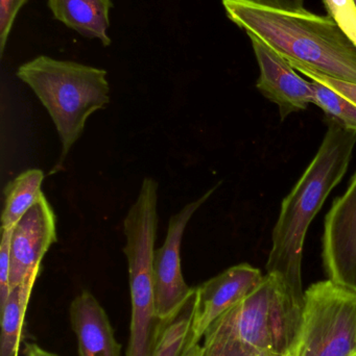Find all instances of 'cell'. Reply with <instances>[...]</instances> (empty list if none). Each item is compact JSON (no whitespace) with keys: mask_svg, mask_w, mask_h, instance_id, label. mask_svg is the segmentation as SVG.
<instances>
[{"mask_svg":"<svg viewBox=\"0 0 356 356\" xmlns=\"http://www.w3.org/2000/svg\"><path fill=\"white\" fill-rule=\"evenodd\" d=\"M228 19L284 58L356 85V46L330 16L263 0H222Z\"/></svg>","mask_w":356,"mask_h":356,"instance_id":"1","label":"cell"},{"mask_svg":"<svg viewBox=\"0 0 356 356\" xmlns=\"http://www.w3.org/2000/svg\"><path fill=\"white\" fill-rule=\"evenodd\" d=\"M356 144V131L330 119L327 131L314 160L292 192L282 201L272 232L267 273L281 280L288 292L304 305L302 259L307 230L330 192L346 175Z\"/></svg>","mask_w":356,"mask_h":356,"instance_id":"2","label":"cell"},{"mask_svg":"<svg viewBox=\"0 0 356 356\" xmlns=\"http://www.w3.org/2000/svg\"><path fill=\"white\" fill-rule=\"evenodd\" d=\"M303 307L279 278L267 273L252 294L206 330L203 356L246 353L291 356L300 330Z\"/></svg>","mask_w":356,"mask_h":356,"instance_id":"3","label":"cell"},{"mask_svg":"<svg viewBox=\"0 0 356 356\" xmlns=\"http://www.w3.org/2000/svg\"><path fill=\"white\" fill-rule=\"evenodd\" d=\"M17 76L33 90L52 117L62 143V163L83 134L87 119L110 102L107 71L39 56L21 65Z\"/></svg>","mask_w":356,"mask_h":356,"instance_id":"4","label":"cell"},{"mask_svg":"<svg viewBox=\"0 0 356 356\" xmlns=\"http://www.w3.org/2000/svg\"><path fill=\"white\" fill-rule=\"evenodd\" d=\"M291 356H356V292L330 280L311 284Z\"/></svg>","mask_w":356,"mask_h":356,"instance_id":"5","label":"cell"},{"mask_svg":"<svg viewBox=\"0 0 356 356\" xmlns=\"http://www.w3.org/2000/svg\"><path fill=\"white\" fill-rule=\"evenodd\" d=\"M155 241L138 232L127 238L125 257L129 265L131 325L127 356H153L159 336L167 324L157 314L154 286Z\"/></svg>","mask_w":356,"mask_h":356,"instance_id":"6","label":"cell"},{"mask_svg":"<svg viewBox=\"0 0 356 356\" xmlns=\"http://www.w3.org/2000/svg\"><path fill=\"white\" fill-rule=\"evenodd\" d=\"M215 188L208 191L196 201L188 203L171 218L164 243L161 248L155 250V298L157 314L163 323L171 321L196 292V288L186 284L182 274V240L188 222L199 207L210 197Z\"/></svg>","mask_w":356,"mask_h":356,"instance_id":"7","label":"cell"},{"mask_svg":"<svg viewBox=\"0 0 356 356\" xmlns=\"http://www.w3.org/2000/svg\"><path fill=\"white\" fill-rule=\"evenodd\" d=\"M263 278L261 270L240 264L196 286L194 315L184 351L200 344L211 324L252 294Z\"/></svg>","mask_w":356,"mask_h":356,"instance_id":"8","label":"cell"},{"mask_svg":"<svg viewBox=\"0 0 356 356\" xmlns=\"http://www.w3.org/2000/svg\"><path fill=\"white\" fill-rule=\"evenodd\" d=\"M323 263L328 280L356 292V173L326 215Z\"/></svg>","mask_w":356,"mask_h":356,"instance_id":"9","label":"cell"},{"mask_svg":"<svg viewBox=\"0 0 356 356\" xmlns=\"http://www.w3.org/2000/svg\"><path fill=\"white\" fill-rule=\"evenodd\" d=\"M56 216L45 196L17 223L10 242V291L41 271L44 255L56 242Z\"/></svg>","mask_w":356,"mask_h":356,"instance_id":"10","label":"cell"},{"mask_svg":"<svg viewBox=\"0 0 356 356\" xmlns=\"http://www.w3.org/2000/svg\"><path fill=\"white\" fill-rule=\"evenodd\" d=\"M249 38L261 71L256 88L278 106L281 120L293 113L307 110L315 102L311 81L297 74L286 58L261 40L252 35Z\"/></svg>","mask_w":356,"mask_h":356,"instance_id":"11","label":"cell"},{"mask_svg":"<svg viewBox=\"0 0 356 356\" xmlns=\"http://www.w3.org/2000/svg\"><path fill=\"white\" fill-rule=\"evenodd\" d=\"M79 356H121V345L104 307L89 291L77 295L69 309Z\"/></svg>","mask_w":356,"mask_h":356,"instance_id":"12","label":"cell"},{"mask_svg":"<svg viewBox=\"0 0 356 356\" xmlns=\"http://www.w3.org/2000/svg\"><path fill=\"white\" fill-rule=\"evenodd\" d=\"M56 20L87 39H96L105 47L112 43L110 29L111 0H47Z\"/></svg>","mask_w":356,"mask_h":356,"instance_id":"13","label":"cell"},{"mask_svg":"<svg viewBox=\"0 0 356 356\" xmlns=\"http://www.w3.org/2000/svg\"><path fill=\"white\" fill-rule=\"evenodd\" d=\"M40 272L31 274L26 280L10 291L1 312L0 356H17L24 322L25 312Z\"/></svg>","mask_w":356,"mask_h":356,"instance_id":"14","label":"cell"},{"mask_svg":"<svg viewBox=\"0 0 356 356\" xmlns=\"http://www.w3.org/2000/svg\"><path fill=\"white\" fill-rule=\"evenodd\" d=\"M44 175L39 169L21 173L6 186L2 229L13 230L23 216L44 196L41 186Z\"/></svg>","mask_w":356,"mask_h":356,"instance_id":"15","label":"cell"},{"mask_svg":"<svg viewBox=\"0 0 356 356\" xmlns=\"http://www.w3.org/2000/svg\"><path fill=\"white\" fill-rule=\"evenodd\" d=\"M196 294V292H194ZM194 309V295L179 314L163 328L153 356H182L189 334Z\"/></svg>","mask_w":356,"mask_h":356,"instance_id":"16","label":"cell"},{"mask_svg":"<svg viewBox=\"0 0 356 356\" xmlns=\"http://www.w3.org/2000/svg\"><path fill=\"white\" fill-rule=\"evenodd\" d=\"M311 81L315 94L314 104L319 106L328 118L340 123L345 129L356 131L355 104L327 86Z\"/></svg>","mask_w":356,"mask_h":356,"instance_id":"17","label":"cell"},{"mask_svg":"<svg viewBox=\"0 0 356 356\" xmlns=\"http://www.w3.org/2000/svg\"><path fill=\"white\" fill-rule=\"evenodd\" d=\"M328 16L356 46V6L353 0H322Z\"/></svg>","mask_w":356,"mask_h":356,"instance_id":"18","label":"cell"},{"mask_svg":"<svg viewBox=\"0 0 356 356\" xmlns=\"http://www.w3.org/2000/svg\"><path fill=\"white\" fill-rule=\"evenodd\" d=\"M293 68L298 72L304 74L307 79L311 81H318V83H323L327 86L330 89L334 90L338 92L341 95L344 96L347 99L350 100L351 102L356 106V85L355 83H346V81H339V79H332V77L326 76V75L321 74V73L316 72L299 63L292 62L288 60Z\"/></svg>","mask_w":356,"mask_h":356,"instance_id":"19","label":"cell"},{"mask_svg":"<svg viewBox=\"0 0 356 356\" xmlns=\"http://www.w3.org/2000/svg\"><path fill=\"white\" fill-rule=\"evenodd\" d=\"M13 230L1 229L0 242V309L10 294V242Z\"/></svg>","mask_w":356,"mask_h":356,"instance_id":"20","label":"cell"},{"mask_svg":"<svg viewBox=\"0 0 356 356\" xmlns=\"http://www.w3.org/2000/svg\"><path fill=\"white\" fill-rule=\"evenodd\" d=\"M27 0H0V56H3L17 15Z\"/></svg>","mask_w":356,"mask_h":356,"instance_id":"21","label":"cell"},{"mask_svg":"<svg viewBox=\"0 0 356 356\" xmlns=\"http://www.w3.org/2000/svg\"><path fill=\"white\" fill-rule=\"evenodd\" d=\"M267 3L286 10H302L304 8L305 0H263Z\"/></svg>","mask_w":356,"mask_h":356,"instance_id":"22","label":"cell"},{"mask_svg":"<svg viewBox=\"0 0 356 356\" xmlns=\"http://www.w3.org/2000/svg\"><path fill=\"white\" fill-rule=\"evenodd\" d=\"M23 356H61L56 353H52V351L46 350L42 348L39 345L36 343H26L25 344L24 351H23Z\"/></svg>","mask_w":356,"mask_h":356,"instance_id":"23","label":"cell"},{"mask_svg":"<svg viewBox=\"0 0 356 356\" xmlns=\"http://www.w3.org/2000/svg\"><path fill=\"white\" fill-rule=\"evenodd\" d=\"M182 356H203V347L201 344L194 345L192 348L184 351Z\"/></svg>","mask_w":356,"mask_h":356,"instance_id":"24","label":"cell"},{"mask_svg":"<svg viewBox=\"0 0 356 356\" xmlns=\"http://www.w3.org/2000/svg\"><path fill=\"white\" fill-rule=\"evenodd\" d=\"M236 356H267V355H257V353H242V355H236Z\"/></svg>","mask_w":356,"mask_h":356,"instance_id":"25","label":"cell"},{"mask_svg":"<svg viewBox=\"0 0 356 356\" xmlns=\"http://www.w3.org/2000/svg\"><path fill=\"white\" fill-rule=\"evenodd\" d=\"M353 2H355V6H356V0H353Z\"/></svg>","mask_w":356,"mask_h":356,"instance_id":"26","label":"cell"}]
</instances>
